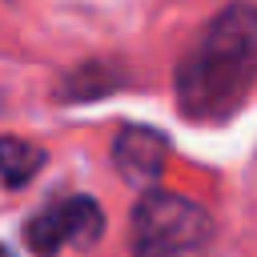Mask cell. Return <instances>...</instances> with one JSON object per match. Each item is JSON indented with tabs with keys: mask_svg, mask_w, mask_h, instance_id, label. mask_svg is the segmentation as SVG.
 Returning a JSON list of instances; mask_svg holds the SVG:
<instances>
[{
	"mask_svg": "<svg viewBox=\"0 0 257 257\" xmlns=\"http://www.w3.org/2000/svg\"><path fill=\"white\" fill-rule=\"evenodd\" d=\"M44 165V149L32 145V141H20V137H0V181L8 189H20L28 185Z\"/></svg>",
	"mask_w": 257,
	"mask_h": 257,
	"instance_id": "5b68a950",
	"label": "cell"
},
{
	"mask_svg": "<svg viewBox=\"0 0 257 257\" xmlns=\"http://www.w3.org/2000/svg\"><path fill=\"white\" fill-rule=\"evenodd\" d=\"M116 84H120L116 72H108L104 64H88V68H80V72H72V76L64 80L60 96H64V100H92V96H104V92L116 88Z\"/></svg>",
	"mask_w": 257,
	"mask_h": 257,
	"instance_id": "8992f818",
	"label": "cell"
},
{
	"mask_svg": "<svg viewBox=\"0 0 257 257\" xmlns=\"http://www.w3.org/2000/svg\"><path fill=\"white\" fill-rule=\"evenodd\" d=\"M0 257H12V253H8V249H4V245H0Z\"/></svg>",
	"mask_w": 257,
	"mask_h": 257,
	"instance_id": "52a82bcc",
	"label": "cell"
},
{
	"mask_svg": "<svg viewBox=\"0 0 257 257\" xmlns=\"http://www.w3.org/2000/svg\"><path fill=\"white\" fill-rule=\"evenodd\" d=\"M104 233V213L92 197L76 193L64 201H52L48 209H40L28 225H24V245L32 257H56L64 245L88 249L96 245Z\"/></svg>",
	"mask_w": 257,
	"mask_h": 257,
	"instance_id": "3957f363",
	"label": "cell"
},
{
	"mask_svg": "<svg viewBox=\"0 0 257 257\" xmlns=\"http://www.w3.org/2000/svg\"><path fill=\"white\" fill-rule=\"evenodd\" d=\"M213 237V217L181 193H145L133 213V253L137 257H181Z\"/></svg>",
	"mask_w": 257,
	"mask_h": 257,
	"instance_id": "7a4b0ae2",
	"label": "cell"
},
{
	"mask_svg": "<svg viewBox=\"0 0 257 257\" xmlns=\"http://www.w3.org/2000/svg\"><path fill=\"white\" fill-rule=\"evenodd\" d=\"M165 157H169V145L157 128L149 124H128L120 128L116 145H112V169L128 181V185H153L161 181L165 173Z\"/></svg>",
	"mask_w": 257,
	"mask_h": 257,
	"instance_id": "277c9868",
	"label": "cell"
},
{
	"mask_svg": "<svg viewBox=\"0 0 257 257\" xmlns=\"http://www.w3.org/2000/svg\"><path fill=\"white\" fill-rule=\"evenodd\" d=\"M257 84V4H229L177 64V108L185 120H229Z\"/></svg>",
	"mask_w": 257,
	"mask_h": 257,
	"instance_id": "6da1fadb",
	"label": "cell"
}]
</instances>
